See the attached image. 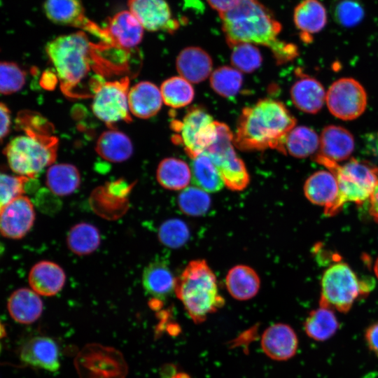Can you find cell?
Masks as SVG:
<instances>
[{
  "instance_id": "obj_1",
  "label": "cell",
  "mask_w": 378,
  "mask_h": 378,
  "mask_svg": "<svg viewBox=\"0 0 378 378\" xmlns=\"http://www.w3.org/2000/svg\"><path fill=\"white\" fill-rule=\"evenodd\" d=\"M219 16L230 48L239 43L268 47L279 64L293 57L295 45L277 38L281 24L259 0H237L230 10Z\"/></svg>"
},
{
  "instance_id": "obj_2",
  "label": "cell",
  "mask_w": 378,
  "mask_h": 378,
  "mask_svg": "<svg viewBox=\"0 0 378 378\" xmlns=\"http://www.w3.org/2000/svg\"><path fill=\"white\" fill-rule=\"evenodd\" d=\"M295 124L284 104L269 98L260 99L241 111L234 145L244 151L272 148L286 154V138Z\"/></svg>"
},
{
  "instance_id": "obj_3",
  "label": "cell",
  "mask_w": 378,
  "mask_h": 378,
  "mask_svg": "<svg viewBox=\"0 0 378 378\" xmlns=\"http://www.w3.org/2000/svg\"><path fill=\"white\" fill-rule=\"evenodd\" d=\"M102 48V43H93L83 31L57 36L47 43L46 52L64 94L75 97L74 90L99 59Z\"/></svg>"
},
{
  "instance_id": "obj_4",
  "label": "cell",
  "mask_w": 378,
  "mask_h": 378,
  "mask_svg": "<svg viewBox=\"0 0 378 378\" xmlns=\"http://www.w3.org/2000/svg\"><path fill=\"white\" fill-rule=\"evenodd\" d=\"M175 294L195 323L204 321L225 303L216 276L203 259L190 261L176 277Z\"/></svg>"
},
{
  "instance_id": "obj_5",
  "label": "cell",
  "mask_w": 378,
  "mask_h": 378,
  "mask_svg": "<svg viewBox=\"0 0 378 378\" xmlns=\"http://www.w3.org/2000/svg\"><path fill=\"white\" fill-rule=\"evenodd\" d=\"M25 134L12 139L4 153L11 170L17 175L34 178L55 161L57 139L48 132L24 129Z\"/></svg>"
},
{
  "instance_id": "obj_6",
  "label": "cell",
  "mask_w": 378,
  "mask_h": 378,
  "mask_svg": "<svg viewBox=\"0 0 378 378\" xmlns=\"http://www.w3.org/2000/svg\"><path fill=\"white\" fill-rule=\"evenodd\" d=\"M314 160L333 173L337 180L339 193L330 216L337 214L348 202L360 204L370 199L378 182V168L351 159L344 165L317 155Z\"/></svg>"
},
{
  "instance_id": "obj_7",
  "label": "cell",
  "mask_w": 378,
  "mask_h": 378,
  "mask_svg": "<svg viewBox=\"0 0 378 378\" xmlns=\"http://www.w3.org/2000/svg\"><path fill=\"white\" fill-rule=\"evenodd\" d=\"M172 141L193 159L205 153L217 137L216 121L201 107H192L181 120H172Z\"/></svg>"
},
{
  "instance_id": "obj_8",
  "label": "cell",
  "mask_w": 378,
  "mask_h": 378,
  "mask_svg": "<svg viewBox=\"0 0 378 378\" xmlns=\"http://www.w3.org/2000/svg\"><path fill=\"white\" fill-rule=\"evenodd\" d=\"M363 293L362 283L351 267L345 262H337L323 274L319 304L346 313Z\"/></svg>"
},
{
  "instance_id": "obj_9",
  "label": "cell",
  "mask_w": 378,
  "mask_h": 378,
  "mask_svg": "<svg viewBox=\"0 0 378 378\" xmlns=\"http://www.w3.org/2000/svg\"><path fill=\"white\" fill-rule=\"evenodd\" d=\"M216 127V139L205 153L217 167L224 185L232 191H241L250 182L248 172L234 149V135L229 127L218 121Z\"/></svg>"
},
{
  "instance_id": "obj_10",
  "label": "cell",
  "mask_w": 378,
  "mask_h": 378,
  "mask_svg": "<svg viewBox=\"0 0 378 378\" xmlns=\"http://www.w3.org/2000/svg\"><path fill=\"white\" fill-rule=\"evenodd\" d=\"M129 84L128 77L102 82L93 92L92 112L108 126L120 121L132 120L128 104Z\"/></svg>"
},
{
  "instance_id": "obj_11",
  "label": "cell",
  "mask_w": 378,
  "mask_h": 378,
  "mask_svg": "<svg viewBox=\"0 0 378 378\" xmlns=\"http://www.w3.org/2000/svg\"><path fill=\"white\" fill-rule=\"evenodd\" d=\"M80 378H124L127 365L119 351L92 344L85 346L76 359Z\"/></svg>"
},
{
  "instance_id": "obj_12",
  "label": "cell",
  "mask_w": 378,
  "mask_h": 378,
  "mask_svg": "<svg viewBox=\"0 0 378 378\" xmlns=\"http://www.w3.org/2000/svg\"><path fill=\"white\" fill-rule=\"evenodd\" d=\"M326 102L334 116L350 120L357 118L364 112L367 94L359 82L351 78H342L330 86Z\"/></svg>"
},
{
  "instance_id": "obj_13",
  "label": "cell",
  "mask_w": 378,
  "mask_h": 378,
  "mask_svg": "<svg viewBox=\"0 0 378 378\" xmlns=\"http://www.w3.org/2000/svg\"><path fill=\"white\" fill-rule=\"evenodd\" d=\"M43 8L46 16L52 22L80 29L97 36L104 43H111L104 27H100L87 18L80 0H46Z\"/></svg>"
},
{
  "instance_id": "obj_14",
  "label": "cell",
  "mask_w": 378,
  "mask_h": 378,
  "mask_svg": "<svg viewBox=\"0 0 378 378\" xmlns=\"http://www.w3.org/2000/svg\"><path fill=\"white\" fill-rule=\"evenodd\" d=\"M127 6L144 29L149 31L174 33L179 27L165 0H127Z\"/></svg>"
},
{
  "instance_id": "obj_15",
  "label": "cell",
  "mask_w": 378,
  "mask_h": 378,
  "mask_svg": "<svg viewBox=\"0 0 378 378\" xmlns=\"http://www.w3.org/2000/svg\"><path fill=\"white\" fill-rule=\"evenodd\" d=\"M35 211L29 197L21 195L1 207L0 230L3 237L19 239L32 227Z\"/></svg>"
},
{
  "instance_id": "obj_16",
  "label": "cell",
  "mask_w": 378,
  "mask_h": 378,
  "mask_svg": "<svg viewBox=\"0 0 378 378\" xmlns=\"http://www.w3.org/2000/svg\"><path fill=\"white\" fill-rule=\"evenodd\" d=\"M298 337L288 324L277 323L268 327L261 338L263 352L271 359L278 361L293 358L298 349Z\"/></svg>"
},
{
  "instance_id": "obj_17",
  "label": "cell",
  "mask_w": 378,
  "mask_h": 378,
  "mask_svg": "<svg viewBox=\"0 0 378 378\" xmlns=\"http://www.w3.org/2000/svg\"><path fill=\"white\" fill-rule=\"evenodd\" d=\"M104 29L111 46L127 51L141 43L144 29L130 10L115 13L108 20Z\"/></svg>"
},
{
  "instance_id": "obj_18",
  "label": "cell",
  "mask_w": 378,
  "mask_h": 378,
  "mask_svg": "<svg viewBox=\"0 0 378 378\" xmlns=\"http://www.w3.org/2000/svg\"><path fill=\"white\" fill-rule=\"evenodd\" d=\"M176 278L169 261L164 258H156L145 268L142 274V284L146 292L158 300H164L175 293Z\"/></svg>"
},
{
  "instance_id": "obj_19",
  "label": "cell",
  "mask_w": 378,
  "mask_h": 378,
  "mask_svg": "<svg viewBox=\"0 0 378 378\" xmlns=\"http://www.w3.org/2000/svg\"><path fill=\"white\" fill-rule=\"evenodd\" d=\"M304 193L312 204L323 206L325 214L329 216L339 193L335 175L329 170L314 172L306 180Z\"/></svg>"
},
{
  "instance_id": "obj_20",
  "label": "cell",
  "mask_w": 378,
  "mask_h": 378,
  "mask_svg": "<svg viewBox=\"0 0 378 378\" xmlns=\"http://www.w3.org/2000/svg\"><path fill=\"white\" fill-rule=\"evenodd\" d=\"M20 358L27 365L50 372L57 371L60 365L58 346L48 337L38 336L29 340L22 346Z\"/></svg>"
},
{
  "instance_id": "obj_21",
  "label": "cell",
  "mask_w": 378,
  "mask_h": 378,
  "mask_svg": "<svg viewBox=\"0 0 378 378\" xmlns=\"http://www.w3.org/2000/svg\"><path fill=\"white\" fill-rule=\"evenodd\" d=\"M28 281L31 289L39 295L53 296L64 287L66 274L58 264L42 260L31 268Z\"/></svg>"
},
{
  "instance_id": "obj_22",
  "label": "cell",
  "mask_w": 378,
  "mask_h": 378,
  "mask_svg": "<svg viewBox=\"0 0 378 378\" xmlns=\"http://www.w3.org/2000/svg\"><path fill=\"white\" fill-rule=\"evenodd\" d=\"M327 20L326 9L319 0H302L293 11L294 24L304 42L312 41V35L321 31Z\"/></svg>"
},
{
  "instance_id": "obj_23",
  "label": "cell",
  "mask_w": 378,
  "mask_h": 378,
  "mask_svg": "<svg viewBox=\"0 0 378 378\" xmlns=\"http://www.w3.org/2000/svg\"><path fill=\"white\" fill-rule=\"evenodd\" d=\"M212 66L211 56L202 48L195 46L183 49L176 60L180 76L192 83L206 80L211 74Z\"/></svg>"
},
{
  "instance_id": "obj_24",
  "label": "cell",
  "mask_w": 378,
  "mask_h": 378,
  "mask_svg": "<svg viewBox=\"0 0 378 378\" xmlns=\"http://www.w3.org/2000/svg\"><path fill=\"white\" fill-rule=\"evenodd\" d=\"M162 102L160 88L151 82L141 81L129 90L130 111L137 118L147 119L155 115Z\"/></svg>"
},
{
  "instance_id": "obj_25",
  "label": "cell",
  "mask_w": 378,
  "mask_h": 378,
  "mask_svg": "<svg viewBox=\"0 0 378 378\" xmlns=\"http://www.w3.org/2000/svg\"><path fill=\"white\" fill-rule=\"evenodd\" d=\"M354 144V136L347 130L340 126L328 125L321 132L318 155L337 163L350 157Z\"/></svg>"
},
{
  "instance_id": "obj_26",
  "label": "cell",
  "mask_w": 378,
  "mask_h": 378,
  "mask_svg": "<svg viewBox=\"0 0 378 378\" xmlns=\"http://www.w3.org/2000/svg\"><path fill=\"white\" fill-rule=\"evenodd\" d=\"M7 308L10 317L16 322L30 324L41 316L43 310V302L32 289L21 288L10 295Z\"/></svg>"
},
{
  "instance_id": "obj_27",
  "label": "cell",
  "mask_w": 378,
  "mask_h": 378,
  "mask_svg": "<svg viewBox=\"0 0 378 378\" xmlns=\"http://www.w3.org/2000/svg\"><path fill=\"white\" fill-rule=\"evenodd\" d=\"M290 93L295 107L308 113L319 111L326 97L321 83L308 76H302L298 79L292 85Z\"/></svg>"
},
{
  "instance_id": "obj_28",
  "label": "cell",
  "mask_w": 378,
  "mask_h": 378,
  "mask_svg": "<svg viewBox=\"0 0 378 378\" xmlns=\"http://www.w3.org/2000/svg\"><path fill=\"white\" fill-rule=\"evenodd\" d=\"M225 285L233 298L238 300H248L258 293L260 279L253 268L239 265L232 267L227 272Z\"/></svg>"
},
{
  "instance_id": "obj_29",
  "label": "cell",
  "mask_w": 378,
  "mask_h": 378,
  "mask_svg": "<svg viewBox=\"0 0 378 378\" xmlns=\"http://www.w3.org/2000/svg\"><path fill=\"white\" fill-rule=\"evenodd\" d=\"M95 150L103 159L112 162H121L128 160L133 153L130 139L123 132L109 130L98 138Z\"/></svg>"
},
{
  "instance_id": "obj_30",
  "label": "cell",
  "mask_w": 378,
  "mask_h": 378,
  "mask_svg": "<svg viewBox=\"0 0 378 378\" xmlns=\"http://www.w3.org/2000/svg\"><path fill=\"white\" fill-rule=\"evenodd\" d=\"M303 326L306 335L310 339L324 342L335 335L340 323L332 309L319 307L309 312Z\"/></svg>"
},
{
  "instance_id": "obj_31",
  "label": "cell",
  "mask_w": 378,
  "mask_h": 378,
  "mask_svg": "<svg viewBox=\"0 0 378 378\" xmlns=\"http://www.w3.org/2000/svg\"><path fill=\"white\" fill-rule=\"evenodd\" d=\"M192 178L191 169L186 162L176 158L163 159L158 164L156 178L160 185L168 190H183Z\"/></svg>"
},
{
  "instance_id": "obj_32",
  "label": "cell",
  "mask_w": 378,
  "mask_h": 378,
  "mask_svg": "<svg viewBox=\"0 0 378 378\" xmlns=\"http://www.w3.org/2000/svg\"><path fill=\"white\" fill-rule=\"evenodd\" d=\"M46 183L52 193L58 196H66L78 189L80 183V175L78 169L73 164H55L47 170Z\"/></svg>"
},
{
  "instance_id": "obj_33",
  "label": "cell",
  "mask_w": 378,
  "mask_h": 378,
  "mask_svg": "<svg viewBox=\"0 0 378 378\" xmlns=\"http://www.w3.org/2000/svg\"><path fill=\"white\" fill-rule=\"evenodd\" d=\"M192 160L190 169L194 184L207 192L220 190L224 182L209 156L203 153Z\"/></svg>"
},
{
  "instance_id": "obj_34",
  "label": "cell",
  "mask_w": 378,
  "mask_h": 378,
  "mask_svg": "<svg viewBox=\"0 0 378 378\" xmlns=\"http://www.w3.org/2000/svg\"><path fill=\"white\" fill-rule=\"evenodd\" d=\"M101 236L99 230L88 223H79L69 231L66 244L69 250L78 255H89L95 251L100 245Z\"/></svg>"
},
{
  "instance_id": "obj_35",
  "label": "cell",
  "mask_w": 378,
  "mask_h": 378,
  "mask_svg": "<svg viewBox=\"0 0 378 378\" xmlns=\"http://www.w3.org/2000/svg\"><path fill=\"white\" fill-rule=\"evenodd\" d=\"M320 145V138L316 132L305 126L293 127L287 134L285 141L286 154L303 158L314 154Z\"/></svg>"
},
{
  "instance_id": "obj_36",
  "label": "cell",
  "mask_w": 378,
  "mask_h": 378,
  "mask_svg": "<svg viewBox=\"0 0 378 378\" xmlns=\"http://www.w3.org/2000/svg\"><path fill=\"white\" fill-rule=\"evenodd\" d=\"M160 91L164 103L173 108L186 106L195 96L190 83L181 76H173L165 80L161 85Z\"/></svg>"
},
{
  "instance_id": "obj_37",
  "label": "cell",
  "mask_w": 378,
  "mask_h": 378,
  "mask_svg": "<svg viewBox=\"0 0 378 378\" xmlns=\"http://www.w3.org/2000/svg\"><path fill=\"white\" fill-rule=\"evenodd\" d=\"M243 82L241 72L228 66L215 69L210 76V85L213 90L225 98H232L239 92Z\"/></svg>"
},
{
  "instance_id": "obj_38",
  "label": "cell",
  "mask_w": 378,
  "mask_h": 378,
  "mask_svg": "<svg viewBox=\"0 0 378 378\" xmlns=\"http://www.w3.org/2000/svg\"><path fill=\"white\" fill-rule=\"evenodd\" d=\"M178 206L185 214L201 216L207 213L211 206V198L207 192L195 186L187 187L178 196Z\"/></svg>"
},
{
  "instance_id": "obj_39",
  "label": "cell",
  "mask_w": 378,
  "mask_h": 378,
  "mask_svg": "<svg viewBox=\"0 0 378 378\" xmlns=\"http://www.w3.org/2000/svg\"><path fill=\"white\" fill-rule=\"evenodd\" d=\"M330 10L334 20L344 27L358 24L365 15L364 6L360 0H332Z\"/></svg>"
},
{
  "instance_id": "obj_40",
  "label": "cell",
  "mask_w": 378,
  "mask_h": 378,
  "mask_svg": "<svg viewBox=\"0 0 378 378\" xmlns=\"http://www.w3.org/2000/svg\"><path fill=\"white\" fill-rule=\"evenodd\" d=\"M231 48L230 62L236 69L244 73H251L260 66L262 57L255 45L239 43Z\"/></svg>"
},
{
  "instance_id": "obj_41",
  "label": "cell",
  "mask_w": 378,
  "mask_h": 378,
  "mask_svg": "<svg viewBox=\"0 0 378 378\" xmlns=\"http://www.w3.org/2000/svg\"><path fill=\"white\" fill-rule=\"evenodd\" d=\"M158 236L160 241L164 246L177 248L188 241L190 231L183 220L173 218L162 223L159 227Z\"/></svg>"
},
{
  "instance_id": "obj_42",
  "label": "cell",
  "mask_w": 378,
  "mask_h": 378,
  "mask_svg": "<svg viewBox=\"0 0 378 378\" xmlns=\"http://www.w3.org/2000/svg\"><path fill=\"white\" fill-rule=\"evenodd\" d=\"M0 90L10 94L19 91L25 83V73L12 62H2L0 65Z\"/></svg>"
},
{
  "instance_id": "obj_43",
  "label": "cell",
  "mask_w": 378,
  "mask_h": 378,
  "mask_svg": "<svg viewBox=\"0 0 378 378\" xmlns=\"http://www.w3.org/2000/svg\"><path fill=\"white\" fill-rule=\"evenodd\" d=\"M29 179L23 176L1 174L0 177L1 207L22 195L24 192L25 184Z\"/></svg>"
},
{
  "instance_id": "obj_44",
  "label": "cell",
  "mask_w": 378,
  "mask_h": 378,
  "mask_svg": "<svg viewBox=\"0 0 378 378\" xmlns=\"http://www.w3.org/2000/svg\"><path fill=\"white\" fill-rule=\"evenodd\" d=\"M364 338L368 349L378 357V321L367 327Z\"/></svg>"
},
{
  "instance_id": "obj_45",
  "label": "cell",
  "mask_w": 378,
  "mask_h": 378,
  "mask_svg": "<svg viewBox=\"0 0 378 378\" xmlns=\"http://www.w3.org/2000/svg\"><path fill=\"white\" fill-rule=\"evenodd\" d=\"M1 139H3L9 132L10 126V113L8 108L4 103L0 104Z\"/></svg>"
},
{
  "instance_id": "obj_46",
  "label": "cell",
  "mask_w": 378,
  "mask_h": 378,
  "mask_svg": "<svg viewBox=\"0 0 378 378\" xmlns=\"http://www.w3.org/2000/svg\"><path fill=\"white\" fill-rule=\"evenodd\" d=\"M209 5L218 14L223 13L230 10L237 0H206Z\"/></svg>"
},
{
  "instance_id": "obj_47",
  "label": "cell",
  "mask_w": 378,
  "mask_h": 378,
  "mask_svg": "<svg viewBox=\"0 0 378 378\" xmlns=\"http://www.w3.org/2000/svg\"><path fill=\"white\" fill-rule=\"evenodd\" d=\"M370 214L375 220L378 221V182L369 199Z\"/></svg>"
},
{
  "instance_id": "obj_48",
  "label": "cell",
  "mask_w": 378,
  "mask_h": 378,
  "mask_svg": "<svg viewBox=\"0 0 378 378\" xmlns=\"http://www.w3.org/2000/svg\"><path fill=\"white\" fill-rule=\"evenodd\" d=\"M374 273H375L377 277L378 278V258H377V260L375 261V263H374Z\"/></svg>"
}]
</instances>
